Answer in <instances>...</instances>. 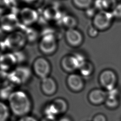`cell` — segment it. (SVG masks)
Here are the masks:
<instances>
[{"mask_svg": "<svg viewBox=\"0 0 121 121\" xmlns=\"http://www.w3.org/2000/svg\"><path fill=\"white\" fill-rule=\"evenodd\" d=\"M8 100L10 110L17 116L26 115L31 110V100L24 91H13Z\"/></svg>", "mask_w": 121, "mask_h": 121, "instance_id": "cell-1", "label": "cell"}, {"mask_svg": "<svg viewBox=\"0 0 121 121\" xmlns=\"http://www.w3.org/2000/svg\"><path fill=\"white\" fill-rule=\"evenodd\" d=\"M93 18V26L98 30H104L110 26L114 17L112 11L103 10L97 12Z\"/></svg>", "mask_w": 121, "mask_h": 121, "instance_id": "cell-2", "label": "cell"}, {"mask_svg": "<svg viewBox=\"0 0 121 121\" xmlns=\"http://www.w3.org/2000/svg\"><path fill=\"white\" fill-rule=\"evenodd\" d=\"M39 46L41 51L44 54H52L57 49V38L53 34H45L41 38Z\"/></svg>", "mask_w": 121, "mask_h": 121, "instance_id": "cell-3", "label": "cell"}, {"mask_svg": "<svg viewBox=\"0 0 121 121\" xmlns=\"http://www.w3.org/2000/svg\"><path fill=\"white\" fill-rule=\"evenodd\" d=\"M26 40L25 35L19 31H14L7 37L5 43L8 47L16 50L23 46Z\"/></svg>", "mask_w": 121, "mask_h": 121, "instance_id": "cell-4", "label": "cell"}, {"mask_svg": "<svg viewBox=\"0 0 121 121\" xmlns=\"http://www.w3.org/2000/svg\"><path fill=\"white\" fill-rule=\"evenodd\" d=\"M11 73L9 74V80L17 84L26 82L31 75L30 70L25 67H18Z\"/></svg>", "mask_w": 121, "mask_h": 121, "instance_id": "cell-5", "label": "cell"}, {"mask_svg": "<svg viewBox=\"0 0 121 121\" xmlns=\"http://www.w3.org/2000/svg\"><path fill=\"white\" fill-rule=\"evenodd\" d=\"M34 69L35 74L42 79L48 77L50 71V65L48 61L43 57L36 59L34 63Z\"/></svg>", "mask_w": 121, "mask_h": 121, "instance_id": "cell-6", "label": "cell"}, {"mask_svg": "<svg viewBox=\"0 0 121 121\" xmlns=\"http://www.w3.org/2000/svg\"><path fill=\"white\" fill-rule=\"evenodd\" d=\"M38 13L35 9L26 7L22 9L19 13V18L25 25L30 26L35 23L38 19Z\"/></svg>", "mask_w": 121, "mask_h": 121, "instance_id": "cell-7", "label": "cell"}, {"mask_svg": "<svg viewBox=\"0 0 121 121\" xmlns=\"http://www.w3.org/2000/svg\"><path fill=\"white\" fill-rule=\"evenodd\" d=\"M65 37L67 43L73 47L78 46L83 40L82 33L75 28L68 29L65 32Z\"/></svg>", "mask_w": 121, "mask_h": 121, "instance_id": "cell-8", "label": "cell"}, {"mask_svg": "<svg viewBox=\"0 0 121 121\" xmlns=\"http://www.w3.org/2000/svg\"><path fill=\"white\" fill-rule=\"evenodd\" d=\"M100 81L103 86L109 90L112 89L116 82L115 74L111 70L104 71L100 76Z\"/></svg>", "mask_w": 121, "mask_h": 121, "instance_id": "cell-9", "label": "cell"}, {"mask_svg": "<svg viewBox=\"0 0 121 121\" xmlns=\"http://www.w3.org/2000/svg\"><path fill=\"white\" fill-rule=\"evenodd\" d=\"M61 65L64 69L68 71H74L80 67V64L75 55L64 57L62 60Z\"/></svg>", "mask_w": 121, "mask_h": 121, "instance_id": "cell-10", "label": "cell"}, {"mask_svg": "<svg viewBox=\"0 0 121 121\" xmlns=\"http://www.w3.org/2000/svg\"><path fill=\"white\" fill-rule=\"evenodd\" d=\"M17 19L11 14L4 16L1 20V27L5 31H12L17 26Z\"/></svg>", "mask_w": 121, "mask_h": 121, "instance_id": "cell-11", "label": "cell"}, {"mask_svg": "<svg viewBox=\"0 0 121 121\" xmlns=\"http://www.w3.org/2000/svg\"><path fill=\"white\" fill-rule=\"evenodd\" d=\"M41 87L43 91L48 95L53 94L57 89L56 84L54 79L48 77L42 79Z\"/></svg>", "mask_w": 121, "mask_h": 121, "instance_id": "cell-12", "label": "cell"}, {"mask_svg": "<svg viewBox=\"0 0 121 121\" xmlns=\"http://www.w3.org/2000/svg\"><path fill=\"white\" fill-rule=\"evenodd\" d=\"M17 62L14 54L11 53L3 54L0 57V68L4 71L9 69Z\"/></svg>", "mask_w": 121, "mask_h": 121, "instance_id": "cell-13", "label": "cell"}, {"mask_svg": "<svg viewBox=\"0 0 121 121\" xmlns=\"http://www.w3.org/2000/svg\"><path fill=\"white\" fill-rule=\"evenodd\" d=\"M67 82L69 87L75 91L80 90L83 86V82L81 78L75 74H71L68 77Z\"/></svg>", "mask_w": 121, "mask_h": 121, "instance_id": "cell-14", "label": "cell"}, {"mask_svg": "<svg viewBox=\"0 0 121 121\" xmlns=\"http://www.w3.org/2000/svg\"><path fill=\"white\" fill-rule=\"evenodd\" d=\"M106 96V93L103 90L96 89L92 91L89 95V99L94 104H98L103 102Z\"/></svg>", "mask_w": 121, "mask_h": 121, "instance_id": "cell-15", "label": "cell"}, {"mask_svg": "<svg viewBox=\"0 0 121 121\" xmlns=\"http://www.w3.org/2000/svg\"><path fill=\"white\" fill-rule=\"evenodd\" d=\"M53 104L57 109L59 114L65 112L68 108V105L66 101L61 98L56 99L52 103Z\"/></svg>", "mask_w": 121, "mask_h": 121, "instance_id": "cell-16", "label": "cell"}, {"mask_svg": "<svg viewBox=\"0 0 121 121\" xmlns=\"http://www.w3.org/2000/svg\"><path fill=\"white\" fill-rule=\"evenodd\" d=\"M74 5L78 8L85 9L91 7L93 0H72Z\"/></svg>", "mask_w": 121, "mask_h": 121, "instance_id": "cell-17", "label": "cell"}, {"mask_svg": "<svg viewBox=\"0 0 121 121\" xmlns=\"http://www.w3.org/2000/svg\"><path fill=\"white\" fill-rule=\"evenodd\" d=\"M63 24L68 29L75 28L77 25V21L75 17L71 15L65 16L63 19Z\"/></svg>", "mask_w": 121, "mask_h": 121, "instance_id": "cell-18", "label": "cell"}, {"mask_svg": "<svg viewBox=\"0 0 121 121\" xmlns=\"http://www.w3.org/2000/svg\"><path fill=\"white\" fill-rule=\"evenodd\" d=\"M9 116V109L7 105L0 101V121H6Z\"/></svg>", "mask_w": 121, "mask_h": 121, "instance_id": "cell-19", "label": "cell"}, {"mask_svg": "<svg viewBox=\"0 0 121 121\" xmlns=\"http://www.w3.org/2000/svg\"><path fill=\"white\" fill-rule=\"evenodd\" d=\"M45 113L46 116L55 117V115L59 114L57 109L52 103L49 104L45 109Z\"/></svg>", "mask_w": 121, "mask_h": 121, "instance_id": "cell-20", "label": "cell"}, {"mask_svg": "<svg viewBox=\"0 0 121 121\" xmlns=\"http://www.w3.org/2000/svg\"><path fill=\"white\" fill-rule=\"evenodd\" d=\"M104 10L112 11L117 4L116 0H104Z\"/></svg>", "mask_w": 121, "mask_h": 121, "instance_id": "cell-21", "label": "cell"}, {"mask_svg": "<svg viewBox=\"0 0 121 121\" xmlns=\"http://www.w3.org/2000/svg\"><path fill=\"white\" fill-rule=\"evenodd\" d=\"M81 69V72L84 75H88L92 71V65L89 62L85 61L84 63L79 68Z\"/></svg>", "mask_w": 121, "mask_h": 121, "instance_id": "cell-22", "label": "cell"}, {"mask_svg": "<svg viewBox=\"0 0 121 121\" xmlns=\"http://www.w3.org/2000/svg\"><path fill=\"white\" fill-rule=\"evenodd\" d=\"M12 93V88L10 86H8L5 87L4 88L1 89L0 91V97L3 99H8L9 96Z\"/></svg>", "mask_w": 121, "mask_h": 121, "instance_id": "cell-23", "label": "cell"}, {"mask_svg": "<svg viewBox=\"0 0 121 121\" xmlns=\"http://www.w3.org/2000/svg\"><path fill=\"white\" fill-rule=\"evenodd\" d=\"M28 7L35 9V8L40 6L43 0H24Z\"/></svg>", "mask_w": 121, "mask_h": 121, "instance_id": "cell-24", "label": "cell"}, {"mask_svg": "<svg viewBox=\"0 0 121 121\" xmlns=\"http://www.w3.org/2000/svg\"><path fill=\"white\" fill-rule=\"evenodd\" d=\"M114 18L121 19V3H117L115 8L112 11Z\"/></svg>", "mask_w": 121, "mask_h": 121, "instance_id": "cell-25", "label": "cell"}, {"mask_svg": "<svg viewBox=\"0 0 121 121\" xmlns=\"http://www.w3.org/2000/svg\"><path fill=\"white\" fill-rule=\"evenodd\" d=\"M96 9L94 7H90L86 9L85 14L88 17H94L96 14Z\"/></svg>", "mask_w": 121, "mask_h": 121, "instance_id": "cell-26", "label": "cell"}, {"mask_svg": "<svg viewBox=\"0 0 121 121\" xmlns=\"http://www.w3.org/2000/svg\"><path fill=\"white\" fill-rule=\"evenodd\" d=\"M99 30L94 26H90L88 30V34L91 37H95L98 35Z\"/></svg>", "mask_w": 121, "mask_h": 121, "instance_id": "cell-27", "label": "cell"}, {"mask_svg": "<svg viewBox=\"0 0 121 121\" xmlns=\"http://www.w3.org/2000/svg\"><path fill=\"white\" fill-rule=\"evenodd\" d=\"M94 7L99 11L104 10V0H95L93 2Z\"/></svg>", "mask_w": 121, "mask_h": 121, "instance_id": "cell-28", "label": "cell"}, {"mask_svg": "<svg viewBox=\"0 0 121 121\" xmlns=\"http://www.w3.org/2000/svg\"><path fill=\"white\" fill-rule=\"evenodd\" d=\"M9 79V75L7 74L4 71H0V85H3L6 83L7 80Z\"/></svg>", "mask_w": 121, "mask_h": 121, "instance_id": "cell-29", "label": "cell"}, {"mask_svg": "<svg viewBox=\"0 0 121 121\" xmlns=\"http://www.w3.org/2000/svg\"><path fill=\"white\" fill-rule=\"evenodd\" d=\"M117 104V101L113 96H109L107 100V104L108 106L113 107Z\"/></svg>", "mask_w": 121, "mask_h": 121, "instance_id": "cell-30", "label": "cell"}, {"mask_svg": "<svg viewBox=\"0 0 121 121\" xmlns=\"http://www.w3.org/2000/svg\"><path fill=\"white\" fill-rule=\"evenodd\" d=\"M18 121H37V120L33 116L29 115H25L20 118Z\"/></svg>", "mask_w": 121, "mask_h": 121, "instance_id": "cell-31", "label": "cell"}, {"mask_svg": "<svg viewBox=\"0 0 121 121\" xmlns=\"http://www.w3.org/2000/svg\"><path fill=\"white\" fill-rule=\"evenodd\" d=\"M9 4V0H0V9H7Z\"/></svg>", "mask_w": 121, "mask_h": 121, "instance_id": "cell-32", "label": "cell"}, {"mask_svg": "<svg viewBox=\"0 0 121 121\" xmlns=\"http://www.w3.org/2000/svg\"><path fill=\"white\" fill-rule=\"evenodd\" d=\"M94 121H106V119L104 115L99 114L94 118Z\"/></svg>", "mask_w": 121, "mask_h": 121, "instance_id": "cell-33", "label": "cell"}, {"mask_svg": "<svg viewBox=\"0 0 121 121\" xmlns=\"http://www.w3.org/2000/svg\"><path fill=\"white\" fill-rule=\"evenodd\" d=\"M41 121H56V120L55 119V117L45 116V117H44Z\"/></svg>", "mask_w": 121, "mask_h": 121, "instance_id": "cell-34", "label": "cell"}, {"mask_svg": "<svg viewBox=\"0 0 121 121\" xmlns=\"http://www.w3.org/2000/svg\"><path fill=\"white\" fill-rule=\"evenodd\" d=\"M59 121H71L70 119L68 117H62L61 119H60Z\"/></svg>", "mask_w": 121, "mask_h": 121, "instance_id": "cell-35", "label": "cell"}]
</instances>
